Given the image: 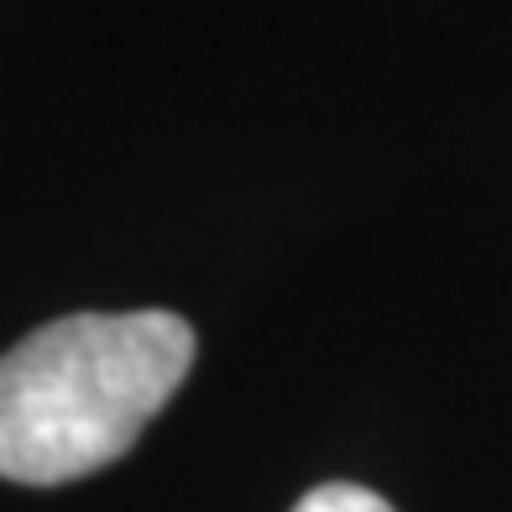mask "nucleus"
Instances as JSON below:
<instances>
[{
    "label": "nucleus",
    "mask_w": 512,
    "mask_h": 512,
    "mask_svg": "<svg viewBox=\"0 0 512 512\" xmlns=\"http://www.w3.org/2000/svg\"><path fill=\"white\" fill-rule=\"evenodd\" d=\"M293 512H392V502H382L377 492L351 486V481H324V486L298 497Z\"/></svg>",
    "instance_id": "obj_2"
},
{
    "label": "nucleus",
    "mask_w": 512,
    "mask_h": 512,
    "mask_svg": "<svg viewBox=\"0 0 512 512\" xmlns=\"http://www.w3.org/2000/svg\"><path fill=\"white\" fill-rule=\"evenodd\" d=\"M194 366L178 314H68L0 356V476L63 486L121 460Z\"/></svg>",
    "instance_id": "obj_1"
}]
</instances>
